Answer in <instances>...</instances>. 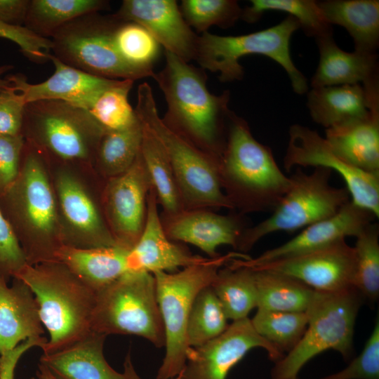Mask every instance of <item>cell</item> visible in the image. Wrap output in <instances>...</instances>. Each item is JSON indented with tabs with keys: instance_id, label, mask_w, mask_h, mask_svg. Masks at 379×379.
Instances as JSON below:
<instances>
[{
	"instance_id": "5",
	"label": "cell",
	"mask_w": 379,
	"mask_h": 379,
	"mask_svg": "<svg viewBox=\"0 0 379 379\" xmlns=\"http://www.w3.org/2000/svg\"><path fill=\"white\" fill-rule=\"evenodd\" d=\"M138 119L156 135L170 160L185 209L233 207L220 185L218 159L170 129L159 116L151 86L139 85L134 109Z\"/></svg>"
},
{
	"instance_id": "16",
	"label": "cell",
	"mask_w": 379,
	"mask_h": 379,
	"mask_svg": "<svg viewBox=\"0 0 379 379\" xmlns=\"http://www.w3.org/2000/svg\"><path fill=\"white\" fill-rule=\"evenodd\" d=\"M258 347L264 349L274 363L285 356L255 331L248 317L234 321L219 336L190 348L180 379H226L230 371Z\"/></svg>"
},
{
	"instance_id": "28",
	"label": "cell",
	"mask_w": 379,
	"mask_h": 379,
	"mask_svg": "<svg viewBox=\"0 0 379 379\" xmlns=\"http://www.w3.org/2000/svg\"><path fill=\"white\" fill-rule=\"evenodd\" d=\"M307 106L313 121L327 128L366 116L370 99L362 85H338L312 88Z\"/></svg>"
},
{
	"instance_id": "11",
	"label": "cell",
	"mask_w": 379,
	"mask_h": 379,
	"mask_svg": "<svg viewBox=\"0 0 379 379\" xmlns=\"http://www.w3.org/2000/svg\"><path fill=\"white\" fill-rule=\"evenodd\" d=\"M105 131L85 109L60 100L27 103L22 134L46 154L67 162L94 159Z\"/></svg>"
},
{
	"instance_id": "8",
	"label": "cell",
	"mask_w": 379,
	"mask_h": 379,
	"mask_svg": "<svg viewBox=\"0 0 379 379\" xmlns=\"http://www.w3.org/2000/svg\"><path fill=\"white\" fill-rule=\"evenodd\" d=\"M300 28L298 20L288 15L276 25L247 34L220 36L206 32L198 36L194 60L202 69L219 72L221 82H232L244 77L241 58L265 55L283 67L293 91L302 95L309 91L307 80L295 67L290 52L291 36Z\"/></svg>"
},
{
	"instance_id": "14",
	"label": "cell",
	"mask_w": 379,
	"mask_h": 379,
	"mask_svg": "<svg viewBox=\"0 0 379 379\" xmlns=\"http://www.w3.org/2000/svg\"><path fill=\"white\" fill-rule=\"evenodd\" d=\"M54 189L62 246L84 248L117 246L104 214L74 173L59 169Z\"/></svg>"
},
{
	"instance_id": "24",
	"label": "cell",
	"mask_w": 379,
	"mask_h": 379,
	"mask_svg": "<svg viewBox=\"0 0 379 379\" xmlns=\"http://www.w3.org/2000/svg\"><path fill=\"white\" fill-rule=\"evenodd\" d=\"M325 139L348 164L379 175V96L371 98L364 117L326 129Z\"/></svg>"
},
{
	"instance_id": "50",
	"label": "cell",
	"mask_w": 379,
	"mask_h": 379,
	"mask_svg": "<svg viewBox=\"0 0 379 379\" xmlns=\"http://www.w3.org/2000/svg\"><path fill=\"white\" fill-rule=\"evenodd\" d=\"M38 379H58L51 371L42 364H39L36 372Z\"/></svg>"
},
{
	"instance_id": "26",
	"label": "cell",
	"mask_w": 379,
	"mask_h": 379,
	"mask_svg": "<svg viewBox=\"0 0 379 379\" xmlns=\"http://www.w3.org/2000/svg\"><path fill=\"white\" fill-rule=\"evenodd\" d=\"M106 335L90 331L69 346L43 354L40 364L58 379H126L107 361L104 353Z\"/></svg>"
},
{
	"instance_id": "41",
	"label": "cell",
	"mask_w": 379,
	"mask_h": 379,
	"mask_svg": "<svg viewBox=\"0 0 379 379\" xmlns=\"http://www.w3.org/2000/svg\"><path fill=\"white\" fill-rule=\"evenodd\" d=\"M182 15L191 27L206 32L211 26H233L241 19L242 8L234 0H182Z\"/></svg>"
},
{
	"instance_id": "6",
	"label": "cell",
	"mask_w": 379,
	"mask_h": 379,
	"mask_svg": "<svg viewBox=\"0 0 379 379\" xmlns=\"http://www.w3.org/2000/svg\"><path fill=\"white\" fill-rule=\"evenodd\" d=\"M251 257L237 251L184 267L177 272H156V295L165 332V355L157 379H171L183 370L188 351L187 326L194 300L211 284L219 270L234 258Z\"/></svg>"
},
{
	"instance_id": "35",
	"label": "cell",
	"mask_w": 379,
	"mask_h": 379,
	"mask_svg": "<svg viewBox=\"0 0 379 379\" xmlns=\"http://www.w3.org/2000/svg\"><path fill=\"white\" fill-rule=\"evenodd\" d=\"M116 19L112 41L118 55L130 67L153 77V65L159 58L160 44L140 25Z\"/></svg>"
},
{
	"instance_id": "32",
	"label": "cell",
	"mask_w": 379,
	"mask_h": 379,
	"mask_svg": "<svg viewBox=\"0 0 379 379\" xmlns=\"http://www.w3.org/2000/svg\"><path fill=\"white\" fill-rule=\"evenodd\" d=\"M108 7L109 1L105 0H30L24 26L41 37L51 39L72 20Z\"/></svg>"
},
{
	"instance_id": "7",
	"label": "cell",
	"mask_w": 379,
	"mask_h": 379,
	"mask_svg": "<svg viewBox=\"0 0 379 379\" xmlns=\"http://www.w3.org/2000/svg\"><path fill=\"white\" fill-rule=\"evenodd\" d=\"M315 291V290H314ZM364 298L354 287L315 291L306 310L307 328L298 345L270 372L271 379H292L315 356L333 350L345 361L352 356L356 319Z\"/></svg>"
},
{
	"instance_id": "27",
	"label": "cell",
	"mask_w": 379,
	"mask_h": 379,
	"mask_svg": "<svg viewBox=\"0 0 379 379\" xmlns=\"http://www.w3.org/2000/svg\"><path fill=\"white\" fill-rule=\"evenodd\" d=\"M128 251L119 246L88 248L62 246L55 253V261L65 265L97 293L128 272Z\"/></svg>"
},
{
	"instance_id": "13",
	"label": "cell",
	"mask_w": 379,
	"mask_h": 379,
	"mask_svg": "<svg viewBox=\"0 0 379 379\" xmlns=\"http://www.w3.org/2000/svg\"><path fill=\"white\" fill-rule=\"evenodd\" d=\"M283 164L288 171L294 166H313L338 173L346 184L351 201L379 217V175L364 172L346 163L317 131L300 124L291 126Z\"/></svg>"
},
{
	"instance_id": "20",
	"label": "cell",
	"mask_w": 379,
	"mask_h": 379,
	"mask_svg": "<svg viewBox=\"0 0 379 379\" xmlns=\"http://www.w3.org/2000/svg\"><path fill=\"white\" fill-rule=\"evenodd\" d=\"M232 211L221 215L208 209H184L160 216L171 240L192 244L209 258H214L220 255L217 248L222 245L231 246L236 250L243 231L248 227L244 215Z\"/></svg>"
},
{
	"instance_id": "45",
	"label": "cell",
	"mask_w": 379,
	"mask_h": 379,
	"mask_svg": "<svg viewBox=\"0 0 379 379\" xmlns=\"http://www.w3.org/2000/svg\"><path fill=\"white\" fill-rule=\"evenodd\" d=\"M25 105L22 95L11 84L0 91V135H22Z\"/></svg>"
},
{
	"instance_id": "52",
	"label": "cell",
	"mask_w": 379,
	"mask_h": 379,
	"mask_svg": "<svg viewBox=\"0 0 379 379\" xmlns=\"http://www.w3.org/2000/svg\"><path fill=\"white\" fill-rule=\"evenodd\" d=\"M29 379H38L36 377H32Z\"/></svg>"
},
{
	"instance_id": "18",
	"label": "cell",
	"mask_w": 379,
	"mask_h": 379,
	"mask_svg": "<svg viewBox=\"0 0 379 379\" xmlns=\"http://www.w3.org/2000/svg\"><path fill=\"white\" fill-rule=\"evenodd\" d=\"M376 217L352 201L335 215L310 225L287 242L267 250L256 258H234L227 263L232 267L253 268L265 262L317 250L347 237H357Z\"/></svg>"
},
{
	"instance_id": "44",
	"label": "cell",
	"mask_w": 379,
	"mask_h": 379,
	"mask_svg": "<svg viewBox=\"0 0 379 379\" xmlns=\"http://www.w3.org/2000/svg\"><path fill=\"white\" fill-rule=\"evenodd\" d=\"M0 38L16 44L29 60L39 63L48 60L51 40L41 37L25 26H12L0 22Z\"/></svg>"
},
{
	"instance_id": "47",
	"label": "cell",
	"mask_w": 379,
	"mask_h": 379,
	"mask_svg": "<svg viewBox=\"0 0 379 379\" xmlns=\"http://www.w3.org/2000/svg\"><path fill=\"white\" fill-rule=\"evenodd\" d=\"M47 341L46 338L28 339L14 349L1 354L0 356V379H15V368L22 356L29 349L35 347L42 350Z\"/></svg>"
},
{
	"instance_id": "19",
	"label": "cell",
	"mask_w": 379,
	"mask_h": 379,
	"mask_svg": "<svg viewBox=\"0 0 379 379\" xmlns=\"http://www.w3.org/2000/svg\"><path fill=\"white\" fill-rule=\"evenodd\" d=\"M145 27L169 52L184 61L194 60L198 39L175 0H124L113 14Z\"/></svg>"
},
{
	"instance_id": "30",
	"label": "cell",
	"mask_w": 379,
	"mask_h": 379,
	"mask_svg": "<svg viewBox=\"0 0 379 379\" xmlns=\"http://www.w3.org/2000/svg\"><path fill=\"white\" fill-rule=\"evenodd\" d=\"M140 124L142 127L140 153L158 204L162 206V213H177L185 208L168 157L156 135Z\"/></svg>"
},
{
	"instance_id": "4",
	"label": "cell",
	"mask_w": 379,
	"mask_h": 379,
	"mask_svg": "<svg viewBox=\"0 0 379 379\" xmlns=\"http://www.w3.org/2000/svg\"><path fill=\"white\" fill-rule=\"evenodd\" d=\"M14 277L33 292L49 339L43 354L61 350L87 335L91 329L96 293L65 265L49 261L27 264Z\"/></svg>"
},
{
	"instance_id": "10",
	"label": "cell",
	"mask_w": 379,
	"mask_h": 379,
	"mask_svg": "<svg viewBox=\"0 0 379 379\" xmlns=\"http://www.w3.org/2000/svg\"><path fill=\"white\" fill-rule=\"evenodd\" d=\"M91 329L105 335L142 337L157 347L165 346L154 276L126 272L96 293Z\"/></svg>"
},
{
	"instance_id": "49",
	"label": "cell",
	"mask_w": 379,
	"mask_h": 379,
	"mask_svg": "<svg viewBox=\"0 0 379 379\" xmlns=\"http://www.w3.org/2000/svg\"><path fill=\"white\" fill-rule=\"evenodd\" d=\"M123 373L126 379H142L135 370L129 352L127 354L124 362ZM171 379H180V375L179 374Z\"/></svg>"
},
{
	"instance_id": "51",
	"label": "cell",
	"mask_w": 379,
	"mask_h": 379,
	"mask_svg": "<svg viewBox=\"0 0 379 379\" xmlns=\"http://www.w3.org/2000/svg\"><path fill=\"white\" fill-rule=\"evenodd\" d=\"M13 68V66L10 65H4L0 66V91L10 84L7 77H4V75Z\"/></svg>"
},
{
	"instance_id": "46",
	"label": "cell",
	"mask_w": 379,
	"mask_h": 379,
	"mask_svg": "<svg viewBox=\"0 0 379 379\" xmlns=\"http://www.w3.org/2000/svg\"><path fill=\"white\" fill-rule=\"evenodd\" d=\"M25 142L22 135H0V195L8 189L19 173Z\"/></svg>"
},
{
	"instance_id": "48",
	"label": "cell",
	"mask_w": 379,
	"mask_h": 379,
	"mask_svg": "<svg viewBox=\"0 0 379 379\" xmlns=\"http://www.w3.org/2000/svg\"><path fill=\"white\" fill-rule=\"evenodd\" d=\"M30 0H0V22L24 26Z\"/></svg>"
},
{
	"instance_id": "15",
	"label": "cell",
	"mask_w": 379,
	"mask_h": 379,
	"mask_svg": "<svg viewBox=\"0 0 379 379\" xmlns=\"http://www.w3.org/2000/svg\"><path fill=\"white\" fill-rule=\"evenodd\" d=\"M152 187L140 152L126 171L108 179L102 194L103 214L117 246L130 251L138 242Z\"/></svg>"
},
{
	"instance_id": "2",
	"label": "cell",
	"mask_w": 379,
	"mask_h": 379,
	"mask_svg": "<svg viewBox=\"0 0 379 379\" xmlns=\"http://www.w3.org/2000/svg\"><path fill=\"white\" fill-rule=\"evenodd\" d=\"M45 155L25 140L19 173L0 195V208L29 265L55 261V253L62 246L57 199Z\"/></svg>"
},
{
	"instance_id": "21",
	"label": "cell",
	"mask_w": 379,
	"mask_h": 379,
	"mask_svg": "<svg viewBox=\"0 0 379 379\" xmlns=\"http://www.w3.org/2000/svg\"><path fill=\"white\" fill-rule=\"evenodd\" d=\"M208 258L192 254L166 235L152 187L147 197V216L142 232L126 257L128 272H171L206 261Z\"/></svg>"
},
{
	"instance_id": "38",
	"label": "cell",
	"mask_w": 379,
	"mask_h": 379,
	"mask_svg": "<svg viewBox=\"0 0 379 379\" xmlns=\"http://www.w3.org/2000/svg\"><path fill=\"white\" fill-rule=\"evenodd\" d=\"M251 321L260 336L285 354V352H291L301 340L307 328L308 317L306 312L258 308Z\"/></svg>"
},
{
	"instance_id": "53",
	"label": "cell",
	"mask_w": 379,
	"mask_h": 379,
	"mask_svg": "<svg viewBox=\"0 0 379 379\" xmlns=\"http://www.w3.org/2000/svg\"><path fill=\"white\" fill-rule=\"evenodd\" d=\"M292 379H299L298 377H296V378H292Z\"/></svg>"
},
{
	"instance_id": "37",
	"label": "cell",
	"mask_w": 379,
	"mask_h": 379,
	"mask_svg": "<svg viewBox=\"0 0 379 379\" xmlns=\"http://www.w3.org/2000/svg\"><path fill=\"white\" fill-rule=\"evenodd\" d=\"M251 5L242 8L241 20L253 23L267 11L288 13L295 18L304 33L315 39L333 34V28L324 17L317 1L314 0H251Z\"/></svg>"
},
{
	"instance_id": "3",
	"label": "cell",
	"mask_w": 379,
	"mask_h": 379,
	"mask_svg": "<svg viewBox=\"0 0 379 379\" xmlns=\"http://www.w3.org/2000/svg\"><path fill=\"white\" fill-rule=\"evenodd\" d=\"M218 175L233 211L244 215L272 212L291 185L290 178L279 168L270 147L258 142L247 121L233 111Z\"/></svg>"
},
{
	"instance_id": "25",
	"label": "cell",
	"mask_w": 379,
	"mask_h": 379,
	"mask_svg": "<svg viewBox=\"0 0 379 379\" xmlns=\"http://www.w3.org/2000/svg\"><path fill=\"white\" fill-rule=\"evenodd\" d=\"M318 67L311 79L312 88L338 85L362 86L379 81L377 53L346 52L335 43L333 34L316 39Z\"/></svg>"
},
{
	"instance_id": "40",
	"label": "cell",
	"mask_w": 379,
	"mask_h": 379,
	"mask_svg": "<svg viewBox=\"0 0 379 379\" xmlns=\"http://www.w3.org/2000/svg\"><path fill=\"white\" fill-rule=\"evenodd\" d=\"M354 287L364 300L374 303L379 296V226L371 222L356 237Z\"/></svg>"
},
{
	"instance_id": "43",
	"label": "cell",
	"mask_w": 379,
	"mask_h": 379,
	"mask_svg": "<svg viewBox=\"0 0 379 379\" xmlns=\"http://www.w3.org/2000/svg\"><path fill=\"white\" fill-rule=\"evenodd\" d=\"M27 264L15 233L0 208V275L8 281Z\"/></svg>"
},
{
	"instance_id": "36",
	"label": "cell",
	"mask_w": 379,
	"mask_h": 379,
	"mask_svg": "<svg viewBox=\"0 0 379 379\" xmlns=\"http://www.w3.org/2000/svg\"><path fill=\"white\" fill-rule=\"evenodd\" d=\"M134 81L114 79L100 91L82 109L87 111L105 131L128 128L138 121L128 101Z\"/></svg>"
},
{
	"instance_id": "42",
	"label": "cell",
	"mask_w": 379,
	"mask_h": 379,
	"mask_svg": "<svg viewBox=\"0 0 379 379\" xmlns=\"http://www.w3.org/2000/svg\"><path fill=\"white\" fill-rule=\"evenodd\" d=\"M321 379H379V318L361 352L343 370Z\"/></svg>"
},
{
	"instance_id": "29",
	"label": "cell",
	"mask_w": 379,
	"mask_h": 379,
	"mask_svg": "<svg viewBox=\"0 0 379 379\" xmlns=\"http://www.w3.org/2000/svg\"><path fill=\"white\" fill-rule=\"evenodd\" d=\"M331 25L343 27L352 37L354 51L376 53L379 46L378 0L317 1Z\"/></svg>"
},
{
	"instance_id": "1",
	"label": "cell",
	"mask_w": 379,
	"mask_h": 379,
	"mask_svg": "<svg viewBox=\"0 0 379 379\" xmlns=\"http://www.w3.org/2000/svg\"><path fill=\"white\" fill-rule=\"evenodd\" d=\"M165 58L164 68L153 77L167 104L163 122L201 151L220 159L232 112L229 108L230 91L211 93L204 69L167 51Z\"/></svg>"
},
{
	"instance_id": "33",
	"label": "cell",
	"mask_w": 379,
	"mask_h": 379,
	"mask_svg": "<svg viewBox=\"0 0 379 379\" xmlns=\"http://www.w3.org/2000/svg\"><path fill=\"white\" fill-rule=\"evenodd\" d=\"M221 267L211 286L220 302L227 319L233 321L248 317L257 307L254 271L248 267Z\"/></svg>"
},
{
	"instance_id": "9",
	"label": "cell",
	"mask_w": 379,
	"mask_h": 379,
	"mask_svg": "<svg viewBox=\"0 0 379 379\" xmlns=\"http://www.w3.org/2000/svg\"><path fill=\"white\" fill-rule=\"evenodd\" d=\"M332 171L316 167L304 173L297 167L290 176V187L271 215L246 228L236 248L237 252L249 251L262 237L276 232H293L337 213L351 201L346 187L330 185Z\"/></svg>"
},
{
	"instance_id": "17",
	"label": "cell",
	"mask_w": 379,
	"mask_h": 379,
	"mask_svg": "<svg viewBox=\"0 0 379 379\" xmlns=\"http://www.w3.org/2000/svg\"><path fill=\"white\" fill-rule=\"evenodd\" d=\"M292 277L315 291H338L354 287L356 270L354 248L345 239L326 247L258 265Z\"/></svg>"
},
{
	"instance_id": "39",
	"label": "cell",
	"mask_w": 379,
	"mask_h": 379,
	"mask_svg": "<svg viewBox=\"0 0 379 379\" xmlns=\"http://www.w3.org/2000/svg\"><path fill=\"white\" fill-rule=\"evenodd\" d=\"M222 306L211 285L199 291L190 311L186 332L189 347H197L222 334L228 327Z\"/></svg>"
},
{
	"instance_id": "31",
	"label": "cell",
	"mask_w": 379,
	"mask_h": 379,
	"mask_svg": "<svg viewBox=\"0 0 379 379\" xmlns=\"http://www.w3.org/2000/svg\"><path fill=\"white\" fill-rule=\"evenodd\" d=\"M257 288V309L284 312H306L314 290L286 274L253 270Z\"/></svg>"
},
{
	"instance_id": "22",
	"label": "cell",
	"mask_w": 379,
	"mask_h": 379,
	"mask_svg": "<svg viewBox=\"0 0 379 379\" xmlns=\"http://www.w3.org/2000/svg\"><path fill=\"white\" fill-rule=\"evenodd\" d=\"M48 60L55 67L53 74L39 84H30L25 75L6 76L12 87L19 92L25 102L60 100L82 108L114 79L98 77L65 64L53 54Z\"/></svg>"
},
{
	"instance_id": "12",
	"label": "cell",
	"mask_w": 379,
	"mask_h": 379,
	"mask_svg": "<svg viewBox=\"0 0 379 379\" xmlns=\"http://www.w3.org/2000/svg\"><path fill=\"white\" fill-rule=\"evenodd\" d=\"M112 15L100 12L78 17L60 27L50 39L53 55L66 65L109 79L137 80L147 75L128 66L112 41L116 22Z\"/></svg>"
},
{
	"instance_id": "23",
	"label": "cell",
	"mask_w": 379,
	"mask_h": 379,
	"mask_svg": "<svg viewBox=\"0 0 379 379\" xmlns=\"http://www.w3.org/2000/svg\"><path fill=\"white\" fill-rule=\"evenodd\" d=\"M45 331L39 306L29 287L13 277L0 275V356L28 339H43Z\"/></svg>"
},
{
	"instance_id": "34",
	"label": "cell",
	"mask_w": 379,
	"mask_h": 379,
	"mask_svg": "<svg viewBox=\"0 0 379 379\" xmlns=\"http://www.w3.org/2000/svg\"><path fill=\"white\" fill-rule=\"evenodd\" d=\"M142 140V127L138 121L118 131H105L94 159L102 173L109 178L126 171L138 157Z\"/></svg>"
}]
</instances>
